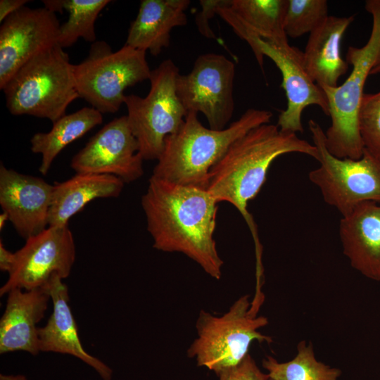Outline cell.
<instances>
[{"label": "cell", "mask_w": 380, "mask_h": 380, "mask_svg": "<svg viewBox=\"0 0 380 380\" xmlns=\"http://www.w3.org/2000/svg\"><path fill=\"white\" fill-rule=\"evenodd\" d=\"M141 206L154 248L183 253L211 277L221 278L224 262L213 237L218 202L206 189L152 175Z\"/></svg>", "instance_id": "1"}, {"label": "cell", "mask_w": 380, "mask_h": 380, "mask_svg": "<svg viewBox=\"0 0 380 380\" xmlns=\"http://www.w3.org/2000/svg\"><path fill=\"white\" fill-rule=\"evenodd\" d=\"M290 153L318 158L316 146L297 134L282 132L277 125L264 124L235 141L210 172L206 189L218 203L228 202L242 215L254 239L257 264L262 263V246L248 204L265 184L272 162Z\"/></svg>", "instance_id": "2"}, {"label": "cell", "mask_w": 380, "mask_h": 380, "mask_svg": "<svg viewBox=\"0 0 380 380\" xmlns=\"http://www.w3.org/2000/svg\"><path fill=\"white\" fill-rule=\"evenodd\" d=\"M189 112L180 127L167 136L153 176L175 184L207 189L211 169L229 146L250 130L270 123V110L248 108L222 130L207 128Z\"/></svg>", "instance_id": "3"}, {"label": "cell", "mask_w": 380, "mask_h": 380, "mask_svg": "<svg viewBox=\"0 0 380 380\" xmlns=\"http://www.w3.org/2000/svg\"><path fill=\"white\" fill-rule=\"evenodd\" d=\"M365 10L372 17L367 42L349 46L346 61L353 69L341 85L322 89L329 103L331 125L325 134L328 151L338 158L359 159L364 145L360 134L358 113L368 76L380 57V0H367Z\"/></svg>", "instance_id": "4"}, {"label": "cell", "mask_w": 380, "mask_h": 380, "mask_svg": "<svg viewBox=\"0 0 380 380\" xmlns=\"http://www.w3.org/2000/svg\"><path fill=\"white\" fill-rule=\"evenodd\" d=\"M74 67L58 44L33 57L2 89L8 111L13 115H31L55 122L80 97Z\"/></svg>", "instance_id": "5"}, {"label": "cell", "mask_w": 380, "mask_h": 380, "mask_svg": "<svg viewBox=\"0 0 380 380\" xmlns=\"http://www.w3.org/2000/svg\"><path fill=\"white\" fill-rule=\"evenodd\" d=\"M263 300L254 297L250 302L249 296L244 295L222 316L201 310L196 323L197 337L187 350L188 357L217 374L240 363L253 341L271 343L272 338L259 331L268 324L267 317L257 315Z\"/></svg>", "instance_id": "6"}, {"label": "cell", "mask_w": 380, "mask_h": 380, "mask_svg": "<svg viewBox=\"0 0 380 380\" xmlns=\"http://www.w3.org/2000/svg\"><path fill=\"white\" fill-rule=\"evenodd\" d=\"M146 52L125 44L114 52L105 41L92 43L87 58L74 67L80 96L101 113L118 112L125 90L149 80Z\"/></svg>", "instance_id": "7"}, {"label": "cell", "mask_w": 380, "mask_h": 380, "mask_svg": "<svg viewBox=\"0 0 380 380\" xmlns=\"http://www.w3.org/2000/svg\"><path fill=\"white\" fill-rule=\"evenodd\" d=\"M179 75L174 61L165 59L151 70V87L145 97L125 95L128 124L145 160H158L165 138L180 127L187 115L177 94Z\"/></svg>", "instance_id": "8"}, {"label": "cell", "mask_w": 380, "mask_h": 380, "mask_svg": "<svg viewBox=\"0 0 380 380\" xmlns=\"http://www.w3.org/2000/svg\"><path fill=\"white\" fill-rule=\"evenodd\" d=\"M308 127L319 163L308 177L325 203L342 217L362 202L380 203V160L365 149L359 159L338 158L328 151L322 127L313 120L308 121Z\"/></svg>", "instance_id": "9"}, {"label": "cell", "mask_w": 380, "mask_h": 380, "mask_svg": "<svg viewBox=\"0 0 380 380\" xmlns=\"http://www.w3.org/2000/svg\"><path fill=\"white\" fill-rule=\"evenodd\" d=\"M235 64L220 53L200 55L191 72L179 74L177 94L189 112L201 113L214 130L225 129L232 118Z\"/></svg>", "instance_id": "10"}, {"label": "cell", "mask_w": 380, "mask_h": 380, "mask_svg": "<svg viewBox=\"0 0 380 380\" xmlns=\"http://www.w3.org/2000/svg\"><path fill=\"white\" fill-rule=\"evenodd\" d=\"M244 40L251 46L264 71V56L270 58L281 72L286 96V108L281 110L277 125L282 132L303 133L301 116L309 106H317L329 115V103L323 90L311 79L303 63V53L287 42H274L253 34Z\"/></svg>", "instance_id": "11"}, {"label": "cell", "mask_w": 380, "mask_h": 380, "mask_svg": "<svg viewBox=\"0 0 380 380\" xmlns=\"http://www.w3.org/2000/svg\"><path fill=\"white\" fill-rule=\"evenodd\" d=\"M15 260L0 296L13 289L32 290L44 287L55 275L63 280L72 270L76 248L72 232L68 226L48 227L25 240L15 252Z\"/></svg>", "instance_id": "12"}, {"label": "cell", "mask_w": 380, "mask_h": 380, "mask_svg": "<svg viewBox=\"0 0 380 380\" xmlns=\"http://www.w3.org/2000/svg\"><path fill=\"white\" fill-rule=\"evenodd\" d=\"M139 146L126 115L114 118L97 132L72 158L76 174L110 175L130 183L144 174Z\"/></svg>", "instance_id": "13"}, {"label": "cell", "mask_w": 380, "mask_h": 380, "mask_svg": "<svg viewBox=\"0 0 380 380\" xmlns=\"http://www.w3.org/2000/svg\"><path fill=\"white\" fill-rule=\"evenodd\" d=\"M60 23L45 7L23 6L0 27V89L27 62L57 44Z\"/></svg>", "instance_id": "14"}, {"label": "cell", "mask_w": 380, "mask_h": 380, "mask_svg": "<svg viewBox=\"0 0 380 380\" xmlns=\"http://www.w3.org/2000/svg\"><path fill=\"white\" fill-rule=\"evenodd\" d=\"M53 184L0 166V205L25 240L49 227Z\"/></svg>", "instance_id": "15"}, {"label": "cell", "mask_w": 380, "mask_h": 380, "mask_svg": "<svg viewBox=\"0 0 380 380\" xmlns=\"http://www.w3.org/2000/svg\"><path fill=\"white\" fill-rule=\"evenodd\" d=\"M53 303V311L46 324L38 328L40 352H52L72 355L93 368L103 380H111L113 370L83 348L78 335L77 323L69 305L68 286L55 275L44 286Z\"/></svg>", "instance_id": "16"}, {"label": "cell", "mask_w": 380, "mask_h": 380, "mask_svg": "<svg viewBox=\"0 0 380 380\" xmlns=\"http://www.w3.org/2000/svg\"><path fill=\"white\" fill-rule=\"evenodd\" d=\"M0 319V354L15 351L40 353L37 324L44 318L50 295L45 287L13 289L8 293Z\"/></svg>", "instance_id": "17"}, {"label": "cell", "mask_w": 380, "mask_h": 380, "mask_svg": "<svg viewBox=\"0 0 380 380\" xmlns=\"http://www.w3.org/2000/svg\"><path fill=\"white\" fill-rule=\"evenodd\" d=\"M339 236L343 254L365 277L380 281V205L365 201L343 216Z\"/></svg>", "instance_id": "18"}, {"label": "cell", "mask_w": 380, "mask_h": 380, "mask_svg": "<svg viewBox=\"0 0 380 380\" xmlns=\"http://www.w3.org/2000/svg\"><path fill=\"white\" fill-rule=\"evenodd\" d=\"M354 18L329 15L310 33L303 52L304 66L321 89L338 86L340 77L347 72L348 63L341 57V42Z\"/></svg>", "instance_id": "19"}, {"label": "cell", "mask_w": 380, "mask_h": 380, "mask_svg": "<svg viewBox=\"0 0 380 380\" xmlns=\"http://www.w3.org/2000/svg\"><path fill=\"white\" fill-rule=\"evenodd\" d=\"M190 4L189 0H142L125 45L159 55L170 46L172 30L187 24L186 11Z\"/></svg>", "instance_id": "20"}, {"label": "cell", "mask_w": 380, "mask_h": 380, "mask_svg": "<svg viewBox=\"0 0 380 380\" xmlns=\"http://www.w3.org/2000/svg\"><path fill=\"white\" fill-rule=\"evenodd\" d=\"M125 182L110 175L75 174L53 184L49 213V227H65L70 219L87 203L101 198H115Z\"/></svg>", "instance_id": "21"}, {"label": "cell", "mask_w": 380, "mask_h": 380, "mask_svg": "<svg viewBox=\"0 0 380 380\" xmlns=\"http://www.w3.org/2000/svg\"><path fill=\"white\" fill-rule=\"evenodd\" d=\"M102 122L101 113L93 107H84L62 116L53 123L49 132L35 133L30 139V148L42 156L39 172L46 175L63 148Z\"/></svg>", "instance_id": "22"}, {"label": "cell", "mask_w": 380, "mask_h": 380, "mask_svg": "<svg viewBox=\"0 0 380 380\" xmlns=\"http://www.w3.org/2000/svg\"><path fill=\"white\" fill-rule=\"evenodd\" d=\"M288 0H230L229 7L249 31L263 39L287 42L284 23Z\"/></svg>", "instance_id": "23"}, {"label": "cell", "mask_w": 380, "mask_h": 380, "mask_svg": "<svg viewBox=\"0 0 380 380\" xmlns=\"http://www.w3.org/2000/svg\"><path fill=\"white\" fill-rule=\"evenodd\" d=\"M262 365L272 380H338L341 370L318 361L311 343L302 341L297 346V354L291 360L279 362L267 355Z\"/></svg>", "instance_id": "24"}, {"label": "cell", "mask_w": 380, "mask_h": 380, "mask_svg": "<svg viewBox=\"0 0 380 380\" xmlns=\"http://www.w3.org/2000/svg\"><path fill=\"white\" fill-rule=\"evenodd\" d=\"M109 3V0H63V10L69 15L68 20L60 26L57 44L64 49L79 38L96 42V20Z\"/></svg>", "instance_id": "25"}, {"label": "cell", "mask_w": 380, "mask_h": 380, "mask_svg": "<svg viewBox=\"0 0 380 380\" xmlns=\"http://www.w3.org/2000/svg\"><path fill=\"white\" fill-rule=\"evenodd\" d=\"M329 17L326 0H288L284 28L287 37L311 33Z\"/></svg>", "instance_id": "26"}, {"label": "cell", "mask_w": 380, "mask_h": 380, "mask_svg": "<svg viewBox=\"0 0 380 380\" xmlns=\"http://www.w3.org/2000/svg\"><path fill=\"white\" fill-rule=\"evenodd\" d=\"M365 149L380 160V91L364 94L358 113Z\"/></svg>", "instance_id": "27"}, {"label": "cell", "mask_w": 380, "mask_h": 380, "mask_svg": "<svg viewBox=\"0 0 380 380\" xmlns=\"http://www.w3.org/2000/svg\"><path fill=\"white\" fill-rule=\"evenodd\" d=\"M217 376L219 380H267V374L263 373L257 366L249 353L237 365L224 369Z\"/></svg>", "instance_id": "28"}, {"label": "cell", "mask_w": 380, "mask_h": 380, "mask_svg": "<svg viewBox=\"0 0 380 380\" xmlns=\"http://www.w3.org/2000/svg\"><path fill=\"white\" fill-rule=\"evenodd\" d=\"M229 2V0H201V11L196 16L198 32L205 37L217 39L211 30L208 20L216 14L217 8Z\"/></svg>", "instance_id": "29"}, {"label": "cell", "mask_w": 380, "mask_h": 380, "mask_svg": "<svg viewBox=\"0 0 380 380\" xmlns=\"http://www.w3.org/2000/svg\"><path fill=\"white\" fill-rule=\"evenodd\" d=\"M28 2H30L28 0H1L0 22L2 23L7 17L25 6Z\"/></svg>", "instance_id": "30"}, {"label": "cell", "mask_w": 380, "mask_h": 380, "mask_svg": "<svg viewBox=\"0 0 380 380\" xmlns=\"http://www.w3.org/2000/svg\"><path fill=\"white\" fill-rule=\"evenodd\" d=\"M15 254L7 250L2 241H0V270L9 273L15 263Z\"/></svg>", "instance_id": "31"}, {"label": "cell", "mask_w": 380, "mask_h": 380, "mask_svg": "<svg viewBox=\"0 0 380 380\" xmlns=\"http://www.w3.org/2000/svg\"><path fill=\"white\" fill-rule=\"evenodd\" d=\"M42 2L46 9L53 13H63V0H43Z\"/></svg>", "instance_id": "32"}, {"label": "cell", "mask_w": 380, "mask_h": 380, "mask_svg": "<svg viewBox=\"0 0 380 380\" xmlns=\"http://www.w3.org/2000/svg\"><path fill=\"white\" fill-rule=\"evenodd\" d=\"M0 380H28L27 377L22 374H0Z\"/></svg>", "instance_id": "33"}, {"label": "cell", "mask_w": 380, "mask_h": 380, "mask_svg": "<svg viewBox=\"0 0 380 380\" xmlns=\"http://www.w3.org/2000/svg\"><path fill=\"white\" fill-rule=\"evenodd\" d=\"M7 221H9L8 216L6 213L3 212L0 215V229L1 230H2L4 228L6 222Z\"/></svg>", "instance_id": "34"}, {"label": "cell", "mask_w": 380, "mask_h": 380, "mask_svg": "<svg viewBox=\"0 0 380 380\" xmlns=\"http://www.w3.org/2000/svg\"><path fill=\"white\" fill-rule=\"evenodd\" d=\"M380 74V57L371 71L370 75Z\"/></svg>", "instance_id": "35"}, {"label": "cell", "mask_w": 380, "mask_h": 380, "mask_svg": "<svg viewBox=\"0 0 380 380\" xmlns=\"http://www.w3.org/2000/svg\"><path fill=\"white\" fill-rule=\"evenodd\" d=\"M267 380H272V379H271L269 378Z\"/></svg>", "instance_id": "36"}]
</instances>
